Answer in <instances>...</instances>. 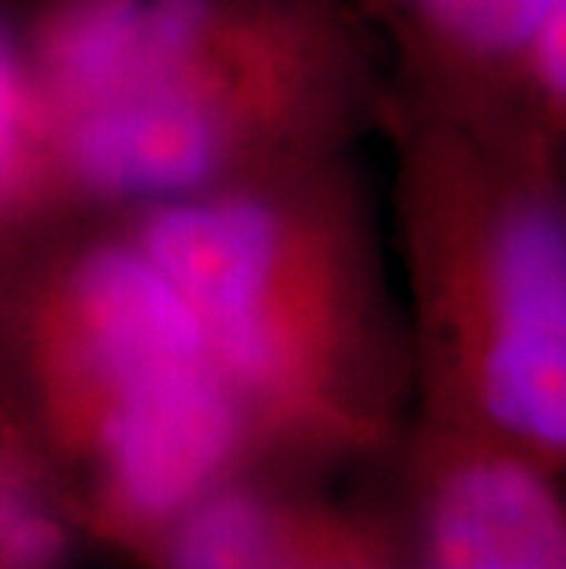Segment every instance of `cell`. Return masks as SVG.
Returning <instances> with one entry per match:
<instances>
[{
  "label": "cell",
  "instance_id": "cell-1",
  "mask_svg": "<svg viewBox=\"0 0 566 569\" xmlns=\"http://www.w3.org/2000/svg\"><path fill=\"white\" fill-rule=\"evenodd\" d=\"M22 56L63 202L122 213L335 159L371 92L339 0H44Z\"/></svg>",
  "mask_w": 566,
  "mask_h": 569
},
{
  "label": "cell",
  "instance_id": "cell-2",
  "mask_svg": "<svg viewBox=\"0 0 566 569\" xmlns=\"http://www.w3.org/2000/svg\"><path fill=\"white\" fill-rule=\"evenodd\" d=\"M500 107L401 118L397 236L475 433L566 463V180Z\"/></svg>",
  "mask_w": 566,
  "mask_h": 569
},
{
  "label": "cell",
  "instance_id": "cell-3",
  "mask_svg": "<svg viewBox=\"0 0 566 569\" xmlns=\"http://www.w3.org/2000/svg\"><path fill=\"white\" fill-rule=\"evenodd\" d=\"M122 221L188 301L250 430L357 427L376 264L339 159L143 206Z\"/></svg>",
  "mask_w": 566,
  "mask_h": 569
},
{
  "label": "cell",
  "instance_id": "cell-4",
  "mask_svg": "<svg viewBox=\"0 0 566 569\" xmlns=\"http://www.w3.org/2000/svg\"><path fill=\"white\" fill-rule=\"evenodd\" d=\"M56 239L19 280L48 401L122 511L177 518L232 467L250 433L244 408L126 221Z\"/></svg>",
  "mask_w": 566,
  "mask_h": 569
},
{
  "label": "cell",
  "instance_id": "cell-5",
  "mask_svg": "<svg viewBox=\"0 0 566 569\" xmlns=\"http://www.w3.org/2000/svg\"><path fill=\"white\" fill-rule=\"evenodd\" d=\"M424 569H566V500L548 467L475 433L427 500Z\"/></svg>",
  "mask_w": 566,
  "mask_h": 569
},
{
  "label": "cell",
  "instance_id": "cell-6",
  "mask_svg": "<svg viewBox=\"0 0 566 569\" xmlns=\"http://www.w3.org/2000/svg\"><path fill=\"white\" fill-rule=\"evenodd\" d=\"M548 0H379L427 103L497 100Z\"/></svg>",
  "mask_w": 566,
  "mask_h": 569
},
{
  "label": "cell",
  "instance_id": "cell-7",
  "mask_svg": "<svg viewBox=\"0 0 566 569\" xmlns=\"http://www.w3.org/2000/svg\"><path fill=\"white\" fill-rule=\"evenodd\" d=\"M63 202L41 96L22 48L0 33V239L48 221Z\"/></svg>",
  "mask_w": 566,
  "mask_h": 569
},
{
  "label": "cell",
  "instance_id": "cell-8",
  "mask_svg": "<svg viewBox=\"0 0 566 569\" xmlns=\"http://www.w3.org/2000/svg\"><path fill=\"white\" fill-rule=\"evenodd\" d=\"M295 532L280 507L247 489H210L177 515L170 569H291Z\"/></svg>",
  "mask_w": 566,
  "mask_h": 569
},
{
  "label": "cell",
  "instance_id": "cell-9",
  "mask_svg": "<svg viewBox=\"0 0 566 569\" xmlns=\"http://www.w3.org/2000/svg\"><path fill=\"white\" fill-rule=\"evenodd\" d=\"M504 92L515 96L504 111L523 126L552 143L566 137V0L545 4Z\"/></svg>",
  "mask_w": 566,
  "mask_h": 569
},
{
  "label": "cell",
  "instance_id": "cell-10",
  "mask_svg": "<svg viewBox=\"0 0 566 569\" xmlns=\"http://www.w3.org/2000/svg\"><path fill=\"white\" fill-rule=\"evenodd\" d=\"M63 529L27 475L0 459V569H52Z\"/></svg>",
  "mask_w": 566,
  "mask_h": 569
},
{
  "label": "cell",
  "instance_id": "cell-11",
  "mask_svg": "<svg viewBox=\"0 0 566 569\" xmlns=\"http://www.w3.org/2000/svg\"><path fill=\"white\" fill-rule=\"evenodd\" d=\"M291 569H368V566H346V562H335V566H302V562H295Z\"/></svg>",
  "mask_w": 566,
  "mask_h": 569
}]
</instances>
